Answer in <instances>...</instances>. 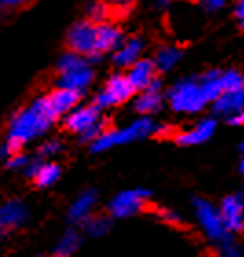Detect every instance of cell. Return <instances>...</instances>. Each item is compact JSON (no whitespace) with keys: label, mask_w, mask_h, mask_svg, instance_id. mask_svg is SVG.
Listing matches in <instances>:
<instances>
[{"label":"cell","mask_w":244,"mask_h":257,"mask_svg":"<svg viewBox=\"0 0 244 257\" xmlns=\"http://www.w3.org/2000/svg\"><path fill=\"white\" fill-rule=\"evenodd\" d=\"M55 119L57 116L50 107L48 96L35 97L32 103H28L26 107H22L11 116L4 144L8 153H17L28 142L43 136L55 123Z\"/></svg>","instance_id":"1"},{"label":"cell","mask_w":244,"mask_h":257,"mask_svg":"<svg viewBox=\"0 0 244 257\" xmlns=\"http://www.w3.org/2000/svg\"><path fill=\"white\" fill-rule=\"evenodd\" d=\"M154 128H156V125L153 119L149 116H142L123 128H106L96 142L90 144V151L92 153H103V151H108L112 147H117V145L133 144V142L151 136L154 133Z\"/></svg>","instance_id":"2"},{"label":"cell","mask_w":244,"mask_h":257,"mask_svg":"<svg viewBox=\"0 0 244 257\" xmlns=\"http://www.w3.org/2000/svg\"><path fill=\"white\" fill-rule=\"evenodd\" d=\"M167 101H169V107L175 112L182 114L200 112L207 103L200 90V83L196 79H191V77L180 79L178 83L171 86L169 92H167Z\"/></svg>","instance_id":"3"},{"label":"cell","mask_w":244,"mask_h":257,"mask_svg":"<svg viewBox=\"0 0 244 257\" xmlns=\"http://www.w3.org/2000/svg\"><path fill=\"white\" fill-rule=\"evenodd\" d=\"M195 217L198 226H200V230L204 231V235L215 246H220V244H224L226 241L231 239V233L226 230V226H224L222 219H220L218 208L215 204L209 202V200H206V198H195Z\"/></svg>","instance_id":"4"},{"label":"cell","mask_w":244,"mask_h":257,"mask_svg":"<svg viewBox=\"0 0 244 257\" xmlns=\"http://www.w3.org/2000/svg\"><path fill=\"white\" fill-rule=\"evenodd\" d=\"M151 193L147 189H125L112 197L108 202V215L114 219H129L138 215L147 206Z\"/></svg>","instance_id":"5"},{"label":"cell","mask_w":244,"mask_h":257,"mask_svg":"<svg viewBox=\"0 0 244 257\" xmlns=\"http://www.w3.org/2000/svg\"><path fill=\"white\" fill-rule=\"evenodd\" d=\"M133 85L129 83L127 75L125 74H114L110 79L106 81L105 88L96 96V105L99 110L108 107H114V105H121V103L129 101L134 94Z\"/></svg>","instance_id":"6"},{"label":"cell","mask_w":244,"mask_h":257,"mask_svg":"<svg viewBox=\"0 0 244 257\" xmlns=\"http://www.w3.org/2000/svg\"><path fill=\"white\" fill-rule=\"evenodd\" d=\"M30 220V209L19 198H10L0 204V237L21 230Z\"/></svg>","instance_id":"7"},{"label":"cell","mask_w":244,"mask_h":257,"mask_svg":"<svg viewBox=\"0 0 244 257\" xmlns=\"http://www.w3.org/2000/svg\"><path fill=\"white\" fill-rule=\"evenodd\" d=\"M70 52L88 57L94 54V44H96V24L92 21H79L68 30L66 35Z\"/></svg>","instance_id":"8"},{"label":"cell","mask_w":244,"mask_h":257,"mask_svg":"<svg viewBox=\"0 0 244 257\" xmlns=\"http://www.w3.org/2000/svg\"><path fill=\"white\" fill-rule=\"evenodd\" d=\"M218 213L222 219L226 230L233 235L244 230V195L242 193H233L222 198L218 206Z\"/></svg>","instance_id":"9"},{"label":"cell","mask_w":244,"mask_h":257,"mask_svg":"<svg viewBox=\"0 0 244 257\" xmlns=\"http://www.w3.org/2000/svg\"><path fill=\"white\" fill-rule=\"evenodd\" d=\"M99 108L96 105H83L77 107L74 110H70L64 118V127L66 131L74 134H83L86 128H90L94 123L99 121Z\"/></svg>","instance_id":"10"},{"label":"cell","mask_w":244,"mask_h":257,"mask_svg":"<svg viewBox=\"0 0 244 257\" xmlns=\"http://www.w3.org/2000/svg\"><path fill=\"white\" fill-rule=\"evenodd\" d=\"M123 43V32L116 24L110 22H99L96 24V44H94V52L99 55L114 52L119 48Z\"/></svg>","instance_id":"11"},{"label":"cell","mask_w":244,"mask_h":257,"mask_svg":"<svg viewBox=\"0 0 244 257\" xmlns=\"http://www.w3.org/2000/svg\"><path fill=\"white\" fill-rule=\"evenodd\" d=\"M92 81H94V68L90 64H85L81 68L59 74L55 83H57V88H68V90H75L83 94L92 85Z\"/></svg>","instance_id":"12"},{"label":"cell","mask_w":244,"mask_h":257,"mask_svg":"<svg viewBox=\"0 0 244 257\" xmlns=\"http://www.w3.org/2000/svg\"><path fill=\"white\" fill-rule=\"evenodd\" d=\"M97 204V193L94 189H85L81 191L77 197L74 198V202L70 204L68 208V219L74 224H81L85 222L92 213Z\"/></svg>","instance_id":"13"},{"label":"cell","mask_w":244,"mask_h":257,"mask_svg":"<svg viewBox=\"0 0 244 257\" xmlns=\"http://www.w3.org/2000/svg\"><path fill=\"white\" fill-rule=\"evenodd\" d=\"M215 128H217V121L213 118H204L200 119L198 123L193 128H187V131H182V133L176 134V144L178 145H198L204 144L215 134Z\"/></svg>","instance_id":"14"},{"label":"cell","mask_w":244,"mask_h":257,"mask_svg":"<svg viewBox=\"0 0 244 257\" xmlns=\"http://www.w3.org/2000/svg\"><path fill=\"white\" fill-rule=\"evenodd\" d=\"M129 83L133 85L134 90L144 92L154 79H156V68L151 59H138L133 66H129L127 74Z\"/></svg>","instance_id":"15"},{"label":"cell","mask_w":244,"mask_h":257,"mask_svg":"<svg viewBox=\"0 0 244 257\" xmlns=\"http://www.w3.org/2000/svg\"><path fill=\"white\" fill-rule=\"evenodd\" d=\"M244 108V90H228L222 92L220 96L213 101L215 114H220L226 119L233 118Z\"/></svg>","instance_id":"16"},{"label":"cell","mask_w":244,"mask_h":257,"mask_svg":"<svg viewBox=\"0 0 244 257\" xmlns=\"http://www.w3.org/2000/svg\"><path fill=\"white\" fill-rule=\"evenodd\" d=\"M144 48H145L144 41L138 37L123 41V43L119 44V48L114 50V63H116L119 68H129V66H133L138 59H142Z\"/></svg>","instance_id":"17"},{"label":"cell","mask_w":244,"mask_h":257,"mask_svg":"<svg viewBox=\"0 0 244 257\" xmlns=\"http://www.w3.org/2000/svg\"><path fill=\"white\" fill-rule=\"evenodd\" d=\"M81 94L75 90H68V88H55L48 96V103L55 116H66L70 110H74L79 105Z\"/></svg>","instance_id":"18"},{"label":"cell","mask_w":244,"mask_h":257,"mask_svg":"<svg viewBox=\"0 0 244 257\" xmlns=\"http://www.w3.org/2000/svg\"><path fill=\"white\" fill-rule=\"evenodd\" d=\"M81 246V235L77 230H66L59 237L52 250V257H72Z\"/></svg>","instance_id":"19"},{"label":"cell","mask_w":244,"mask_h":257,"mask_svg":"<svg viewBox=\"0 0 244 257\" xmlns=\"http://www.w3.org/2000/svg\"><path fill=\"white\" fill-rule=\"evenodd\" d=\"M162 103H164L162 92L144 90L134 99V110L140 112L142 116H151V114L158 112L160 108H162Z\"/></svg>","instance_id":"20"},{"label":"cell","mask_w":244,"mask_h":257,"mask_svg":"<svg viewBox=\"0 0 244 257\" xmlns=\"http://www.w3.org/2000/svg\"><path fill=\"white\" fill-rule=\"evenodd\" d=\"M182 59V50L176 48V46H162V48L156 52L154 55V68L160 70V72H169L180 63Z\"/></svg>","instance_id":"21"},{"label":"cell","mask_w":244,"mask_h":257,"mask_svg":"<svg viewBox=\"0 0 244 257\" xmlns=\"http://www.w3.org/2000/svg\"><path fill=\"white\" fill-rule=\"evenodd\" d=\"M200 83V90L204 94L206 101H215L220 94H222V86H220V72L218 70H207L206 74H202V77L198 79Z\"/></svg>","instance_id":"22"},{"label":"cell","mask_w":244,"mask_h":257,"mask_svg":"<svg viewBox=\"0 0 244 257\" xmlns=\"http://www.w3.org/2000/svg\"><path fill=\"white\" fill-rule=\"evenodd\" d=\"M59 178H61V167L57 164H53V162H41V166H39L37 173H35V177L32 180L39 188H50V186L57 182Z\"/></svg>","instance_id":"23"},{"label":"cell","mask_w":244,"mask_h":257,"mask_svg":"<svg viewBox=\"0 0 244 257\" xmlns=\"http://www.w3.org/2000/svg\"><path fill=\"white\" fill-rule=\"evenodd\" d=\"M83 230L88 237H103L110 230V219L106 215H94L92 213L85 222H81Z\"/></svg>","instance_id":"24"},{"label":"cell","mask_w":244,"mask_h":257,"mask_svg":"<svg viewBox=\"0 0 244 257\" xmlns=\"http://www.w3.org/2000/svg\"><path fill=\"white\" fill-rule=\"evenodd\" d=\"M220 86H222V92L244 90V72H240V70L220 72Z\"/></svg>","instance_id":"25"},{"label":"cell","mask_w":244,"mask_h":257,"mask_svg":"<svg viewBox=\"0 0 244 257\" xmlns=\"http://www.w3.org/2000/svg\"><path fill=\"white\" fill-rule=\"evenodd\" d=\"M85 64H90L88 61H86V57L75 54V52H66V54H63L61 57H59L57 70H59V74H63V72H70V70L81 68V66H85Z\"/></svg>","instance_id":"26"},{"label":"cell","mask_w":244,"mask_h":257,"mask_svg":"<svg viewBox=\"0 0 244 257\" xmlns=\"http://www.w3.org/2000/svg\"><path fill=\"white\" fill-rule=\"evenodd\" d=\"M30 162V156L24 155L22 151H17V153H8L6 156V166L13 169V171H24V167L28 166Z\"/></svg>","instance_id":"27"},{"label":"cell","mask_w":244,"mask_h":257,"mask_svg":"<svg viewBox=\"0 0 244 257\" xmlns=\"http://www.w3.org/2000/svg\"><path fill=\"white\" fill-rule=\"evenodd\" d=\"M217 252L220 257H244V250L240 248V244L235 241L233 237L229 241L224 242V244L217 246Z\"/></svg>","instance_id":"28"},{"label":"cell","mask_w":244,"mask_h":257,"mask_svg":"<svg viewBox=\"0 0 244 257\" xmlns=\"http://www.w3.org/2000/svg\"><path fill=\"white\" fill-rule=\"evenodd\" d=\"M105 131H106V123L103 121V119H99L97 123H94L90 128H86L83 134H79L81 142H85V144H92V142H96V140L99 138V136L105 133Z\"/></svg>","instance_id":"29"},{"label":"cell","mask_w":244,"mask_h":257,"mask_svg":"<svg viewBox=\"0 0 244 257\" xmlns=\"http://www.w3.org/2000/svg\"><path fill=\"white\" fill-rule=\"evenodd\" d=\"M61 151H63V144H61L59 140H46V142L39 147V155L50 158V156L59 155Z\"/></svg>","instance_id":"30"},{"label":"cell","mask_w":244,"mask_h":257,"mask_svg":"<svg viewBox=\"0 0 244 257\" xmlns=\"http://www.w3.org/2000/svg\"><path fill=\"white\" fill-rule=\"evenodd\" d=\"M106 13H108V10H106L105 4H101V2H96V4H92L90 8H88V21H92L94 24H99V22H105V17Z\"/></svg>","instance_id":"31"},{"label":"cell","mask_w":244,"mask_h":257,"mask_svg":"<svg viewBox=\"0 0 244 257\" xmlns=\"http://www.w3.org/2000/svg\"><path fill=\"white\" fill-rule=\"evenodd\" d=\"M156 213H158V217L164 220V222H169V224H180V222H182L180 213H178V211H175V209L160 208Z\"/></svg>","instance_id":"32"},{"label":"cell","mask_w":244,"mask_h":257,"mask_svg":"<svg viewBox=\"0 0 244 257\" xmlns=\"http://www.w3.org/2000/svg\"><path fill=\"white\" fill-rule=\"evenodd\" d=\"M198 2H200L207 11H217V10L222 8L226 0H198Z\"/></svg>","instance_id":"33"},{"label":"cell","mask_w":244,"mask_h":257,"mask_svg":"<svg viewBox=\"0 0 244 257\" xmlns=\"http://www.w3.org/2000/svg\"><path fill=\"white\" fill-rule=\"evenodd\" d=\"M28 0H0V8H21Z\"/></svg>","instance_id":"34"},{"label":"cell","mask_w":244,"mask_h":257,"mask_svg":"<svg viewBox=\"0 0 244 257\" xmlns=\"http://www.w3.org/2000/svg\"><path fill=\"white\" fill-rule=\"evenodd\" d=\"M228 121H229V123H233V125H244V108L240 110L239 114H235L233 118H229Z\"/></svg>","instance_id":"35"},{"label":"cell","mask_w":244,"mask_h":257,"mask_svg":"<svg viewBox=\"0 0 244 257\" xmlns=\"http://www.w3.org/2000/svg\"><path fill=\"white\" fill-rule=\"evenodd\" d=\"M235 15L239 17L240 21H244V0H239L235 6Z\"/></svg>","instance_id":"36"},{"label":"cell","mask_w":244,"mask_h":257,"mask_svg":"<svg viewBox=\"0 0 244 257\" xmlns=\"http://www.w3.org/2000/svg\"><path fill=\"white\" fill-rule=\"evenodd\" d=\"M6 156H8V149H6V145L0 144V160H2V158H6Z\"/></svg>","instance_id":"37"},{"label":"cell","mask_w":244,"mask_h":257,"mask_svg":"<svg viewBox=\"0 0 244 257\" xmlns=\"http://www.w3.org/2000/svg\"><path fill=\"white\" fill-rule=\"evenodd\" d=\"M239 171H240V175H244V158L240 160V164H239Z\"/></svg>","instance_id":"38"},{"label":"cell","mask_w":244,"mask_h":257,"mask_svg":"<svg viewBox=\"0 0 244 257\" xmlns=\"http://www.w3.org/2000/svg\"><path fill=\"white\" fill-rule=\"evenodd\" d=\"M32 257H46V255H43V253H37V255H32Z\"/></svg>","instance_id":"39"},{"label":"cell","mask_w":244,"mask_h":257,"mask_svg":"<svg viewBox=\"0 0 244 257\" xmlns=\"http://www.w3.org/2000/svg\"><path fill=\"white\" fill-rule=\"evenodd\" d=\"M240 149H242V153H244V140H242V144H240Z\"/></svg>","instance_id":"40"},{"label":"cell","mask_w":244,"mask_h":257,"mask_svg":"<svg viewBox=\"0 0 244 257\" xmlns=\"http://www.w3.org/2000/svg\"><path fill=\"white\" fill-rule=\"evenodd\" d=\"M242 28H244V21H242Z\"/></svg>","instance_id":"41"}]
</instances>
